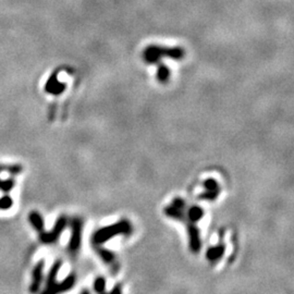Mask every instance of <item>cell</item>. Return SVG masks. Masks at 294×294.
Instances as JSON below:
<instances>
[{
  "label": "cell",
  "instance_id": "1",
  "mask_svg": "<svg viewBox=\"0 0 294 294\" xmlns=\"http://www.w3.org/2000/svg\"><path fill=\"white\" fill-rule=\"evenodd\" d=\"M131 225L128 221H120L116 225L109 226L98 230L94 236H93V242L95 243H103L108 241L110 238H113L119 234H129L131 232Z\"/></svg>",
  "mask_w": 294,
  "mask_h": 294
},
{
  "label": "cell",
  "instance_id": "2",
  "mask_svg": "<svg viewBox=\"0 0 294 294\" xmlns=\"http://www.w3.org/2000/svg\"><path fill=\"white\" fill-rule=\"evenodd\" d=\"M68 225V220L67 218L64 216L59 217L56 223H54V226L52 228V230L50 232H46V231H43L42 233L38 234L40 236V240L41 242L44 244H52V243H56L58 241V239L61 236L63 230L65 229Z\"/></svg>",
  "mask_w": 294,
  "mask_h": 294
},
{
  "label": "cell",
  "instance_id": "3",
  "mask_svg": "<svg viewBox=\"0 0 294 294\" xmlns=\"http://www.w3.org/2000/svg\"><path fill=\"white\" fill-rule=\"evenodd\" d=\"M82 227L83 223L79 218H75L71 222V229H72V233H71V239L68 244V250L71 255H75L79 252L81 246V239H82Z\"/></svg>",
  "mask_w": 294,
  "mask_h": 294
},
{
  "label": "cell",
  "instance_id": "4",
  "mask_svg": "<svg viewBox=\"0 0 294 294\" xmlns=\"http://www.w3.org/2000/svg\"><path fill=\"white\" fill-rule=\"evenodd\" d=\"M75 283V276L70 275L61 282H53L52 285L45 288V290L42 291L41 294H61L67 292L73 288Z\"/></svg>",
  "mask_w": 294,
  "mask_h": 294
},
{
  "label": "cell",
  "instance_id": "5",
  "mask_svg": "<svg viewBox=\"0 0 294 294\" xmlns=\"http://www.w3.org/2000/svg\"><path fill=\"white\" fill-rule=\"evenodd\" d=\"M44 268H45V259H42L34 266L32 270V282L30 285V293L36 294L40 292L44 280Z\"/></svg>",
  "mask_w": 294,
  "mask_h": 294
},
{
  "label": "cell",
  "instance_id": "6",
  "mask_svg": "<svg viewBox=\"0 0 294 294\" xmlns=\"http://www.w3.org/2000/svg\"><path fill=\"white\" fill-rule=\"evenodd\" d=\"M189 237H190V247L193 253H198L200 250V238H199V230L193 223L188 227Z\"/></svg>",
  "mask_w": 294,
  "mask_h": 294
},
{
  "label": "cell",
  "instance_id": "7",
  "mask_svg": "<svg viewBox=\"0 0 294 294\" xmlns=\"http://www.w3.org/2000/svg\"><path fill=\"white\" fill-rule=\"evenodd\" d=\"M29 220L31 222L32 227L35 229L37 233L40 234L43 231H45V223H44V219L42 215L38 211H31L29 215Z\"/></svg>",
  "mask_w": 294,
  "mask_h": 294
},
{
  "label": "cell",
  "instance_id": "8",
  "mask_svg": "<svg viewBox=\"0 0 294 294\" xmlns=\"http://www.w3.org/2000/svg\"><path fill=\"white\" fill-rule=\"evenodd\" d=\"M61 266H62V260L61 259H57L52 264V266L50 267V269H49L47 278H46V287L52 285L53 282H56L57 276L59 274V270L61 269Z\"/></svg>",
  "mask_w": 294,
  "mask_h": 294
},
{
  "label": "cell",
  "instance_id": "9",
  "mask_svg": "<svg viewBox=\"0 0 294 294\" xmlns=\"http://www.w3.org/2000/svg\"><path fill=\"white\" fill-rule=\"evenodd\" d=\"M223 253H225V246H223V245H218V246L210 247L208 250H207L206 256L209 260L216 261L221 257Z\"/></svg>",
  "mask_w": 294,
  "mask_h": 294
},
{
  "label": "cell",
  "instance_id": "10",
  "mask_svg": "<svg viewBox=\"0 0 294 294\" xmlns=\"http://www.w3.org/2000/svg\"><path fill=\"white\" fill-rule=\"evenodd\" d=\"M188 216L191 222H196L204 217V210L198 206H192L188 211Z\"/></svg>",
  "mask_w": 294,
  "mask_h": 294
},
{
  "label": "cell",
  "instance_id": "11",
  "mask_svg": "<svg viewBox=\"0 0 294 294\" xmlns=\"http://www.w3.org/2000/svg\"><path fill=\"white\" fill-rule=\"evenodd\" d=\"M166 211V215L170 218H173V219H177V220H183L184 219V214H183V210L181 209H178L176 207H173L172 205H170L169 207L165 209Z\"/></svg>",
  "mask_w": 294,
  "mask_h": 294
},
{
  "label": "cell",
  "instance_id": "12",
  "mask_svg": "<svg viewBox=\"0 0 294 294\" xmlns=\"http://www.w3.org/2000/svg\"><path fill=\"white\" fill-rule=\"evenodd\" d=\"M23 170L21 165H0V172H8L11 176H16Z\"/></svg>",
  "mask_w": 294,
  "mask_h": 294
},
{
  "label": "cell",
  "instance_id": "13",
  "mask_svg": "<svg viewBox=\"0 0 294 294\" xmlns=\"http://www.w3.org/2000/svg\"><path fill=\"white\" fill-rule=\"evenodd\" d=\"M14 184H15V182L12 178L3 180V181L0 180V191H2L3 193H9L10 191L13 189Z\"/></svg>",
  "mask_w": 294,
  "mask_h": 294
},
{
  "label": "cell",
  "instance_id": "14",
  "mask_svg": "<svg viewBox=\"0 0 294 294\" xmlns=\"http://www.w3.org/2000/svg\"><path fill=\"white\" fill-rule=\"evenodd\" d=\"M12 205H13V200L8 194L3 195L2 197L0 198V210H8L12 207Z\"/></svg>",
  "mask_w": 294,
  "mask_h": 294
},
{
  "label": "cell",
  "instance_id": "15",
  "mask_svg": "<svg viewBox=\"0 0 294 294\" xmlns=\"http://www.w3.org/2000/svg\"><path fill=\"white\" fill-rule=\"evenodd\" d=\"M97 252L99 254L100 257L106 261V263H112L114 260V255L105 248H98Z\"/></svg>",
  "mask_w": 294,
  "mask_h": 294
},
{
  "label": "cell",
  "instance_id": "16",
  "mask_svg": "<svg viewBox=\"0 0 294 294\" xmlns=\"http://www.w3.org/2000/svg\"><path fill=\"white\" fill-rule=\"evenodd\" d=\"M105 288H106V281L103 278H97L94 282V290L101 294L103 291H105Z\"/></svg>",
  "mask_w": 294,
  "mask_h": 294
},
{
  "label": "cell",
  "instance_id": "17",
  "mask_svg": "<svg viewBox=\"0 0 294 294\" xmlns=\"http://www.w3.org/2000/svg\"><path fill=\"white\" fill-rule=\"evenodd\" d=\"M219 193V191H208L207 190L205 193L199 196L200 199H207V200H214L217 198V195Z\"/></svg>",
  "mask_w": 294,
  "mask_h": 294
},
{
  "label": "cell",
  "instance_id": "18",
  "mask_svg": "<svg viewBox=\"0 0 294 294\" xmlns=\"http://www.w3.org/2000/svg\"><path fill=\"white\" fill-rule=\"evenodd\" d=\"M205 188L208 191H219V188H218V183H217V181H215L214 179L206 180Z\"/></svg>",
  "mask_w": 294,
  "mask_h": 294
},
{
  "label": "cell",
  "instance_id": "19",
  "mask_svg": "<svg viewBox=\"0 0 294 294\" xmlns=\"http://www.w3.org/2000/svg\"><path fill=\"white\" fill-rule=\"evenodd\" d=\"M185 201L182 199V198H174L173 201H172V206L176 207V208L178 209H181L183 210L185 208Z\"/></svg>",
  "mask_w": 294,
  "mask_h": 294
},
{
  "label": "cell",
  "instance_id": "20",
  "mask_svg": "<svg viewBox=\"0 0 294 294\" xmlns=\"http://www.w3.org/2000/svg\"><path fill=\"white\" fill-rule=\"evenodd\" d=\"M111 294H121V290H120L119 287H117L114 288V290L111 292Z\"/></svg>",
  "mask_w": 294,
  "mask_h": 294
},
{
  "label": "cell",
  "instance_id": "21",
  "mask_svg": "<svg viewBox=\"0 0 294 294\" xmlns=\"http://www.w3.org/2000/svg\"><path fill=\"white\" fill-rule=\"evenodd\" d=\"M82 294H91V293L87 290H83V291H82Z\"/></svg>",
  "mask_w": 294,
  "mask_h": 294
}]
</instances>
